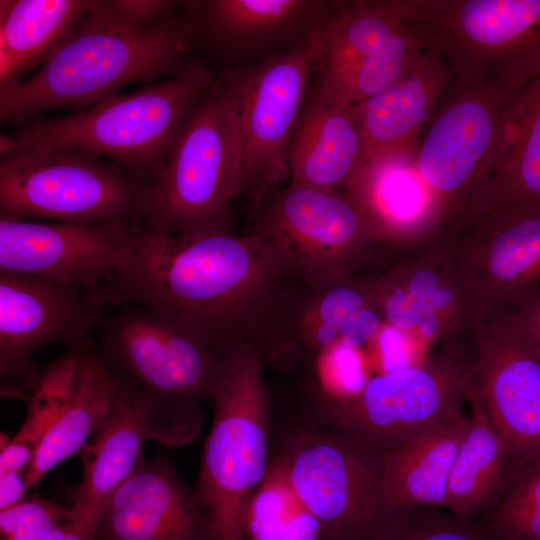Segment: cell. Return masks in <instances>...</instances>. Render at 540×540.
<instances>
[{
    "mask_svg": "<svg viewBox=\"0 0 540 540\" xmlns=\"http://www.w3.org/2000/svg\"><path fill=\"white\" fill-rule=\"evenodd\" d=\"M291 282L248 233L182 237L136 229L130 267L91 297L104 309L141 305L174 314L222 356L245 342L264 353Z\"/></svg>",
    "mask_w": 540,
    "mask_h": 540,
    "instance_id": "6da1fadb",
    "label": "cell"
},
{
    "mask_svg": "<svg viewBox=\"0 0 540 540\" xmlns=\"http://www.w3.org/2000/svg\"><path fill=\"white\" fill-rule=\"evenodd\" d=\"M187 49L186 29L177 23L137 25L106 1H92L35 74L0 89L1 121L87 108L128 83L173 77L187 66Z\"/></svg>",
    "mask_w": 540,
    "mask_h": 540,
    "instance_id": "7a4b0ae2",
    "label": "cell"
},
{
    "mask_svg": "<svg viewBox=\"0 0 540 540\" xmlns=\"http://www.w3.org/2000/svg\"><path fill=\"white\" fill-rule=\"evenodd\" d=\"M100 326L99 349L143 395L150 410L149 438L183 446L202 431V404L213 400L222 355L190 322L141 306L116 307Z\"/></svg>",
    "mask_w": 540,
    "mask_h": 540,
    "instance_id": "3957f363",
    "label": "cell"
},
{
    "mask_svg": "<svg viewBox=\"0 0 540 540\" xmlns=\"http://www.w3.org/2000/svg\"><path fill=\"white\" fill-rule=\"evenodd\" d=\"M241 194L239 119L221 77L186 119L163 168L143 190L136 229L182 237L233 233L231 203Z\"/></svg>",
    "mask_w": 540,
    "mask_h": 540,
    "instance_id": "277c9868",
    "label": "cell"
},
{
    "mask_svg": "<svg viewBox=\"0 0 540 540\" xmlns=\"http://www.w3.org/2000/svg\"><path fill=\"white\" fill-rule=\"evenodd\" d=\"M199 63L135 93L110 95L75 114L40 118L1 136V153L32 146L75 148L106 157L146 187L163 168L177 134L215 83Z\"/></svg>",
    "mask_w": 540,
    "mask_h": 540,
    "instance_id": "5b68a950",
    "label": "cell"
},
{
    "mask_svg": "<svg viewBox=\"0 0 540 540\" xmlns=\"http://www.w3.org/2000/svg\"><path fill=\"white\" fill-rule=\"evenodd\" d=\"M265 363L260 347L251 342L222 356L212 423L194 488L207 511L213 540H246V508L272 460Z\"/></svg>",
    "mask_w": 540,
    "mask_h": 540,
    "instance_id": "8992f818",
    "label": "cell"
},
{
    "mask_svg": "<svg viewBox=\"0 0 540 540\" xmlns=\"http://www.w3.org/2000/svg\"><path fill=\"white\" fill-rule=\"evenodd\" d=\"M459 346L372 377L351 397L314 399L313 421L381 455L402 446L463 413L474 357Z\"/></svg>",
    "mask_w": 540,
    "mask_h": 540,
    "instance_id": "52a82bcc",
    "label": "cell"
},
{
    "mask_svg": "<svg viewBox=\"0 0 540 540\" xmlns=\"http://www.w3.org/2000/svg\"><path fill=\"white\" fill-rule=\"evenodd\" d=\"M144 189L121 166L88 151L32 146L1 153L0 218L135 228Z\"/></svg>",
    "mask_w": 540,
    "mask_h": 540,
    "instance_id": "ba28073f",
    "label": "cell"
},
{
    "mask_svg": "<svg viewBox=\"0 0 540 540\" xmlns=\"http://www.w3.org/2000/svg\"><path fill=\"white\" fill-rule=\"evenodd\" d=\"M251 229L292 281L322 284L357 276L378 241L357 202L344 192L289 183L250 212Z\"/></svg>",
    "mask_w": 540,
    "mask_h": 540,
    "instance_id": "9c48e42d",
    "label": "cell"
},
{
    "mask_svg": "<svg viewBox=\"0 0 540 540\" xmlns=\"http://www.w3.org/2000/svg\"><path fill=\"white\" fill-rule=\"evenodd\" d=\"M276 456L322 540H378L398 509L382 490V455L335 429L314 421L297 427Z\"/></svg>",
    "mask_w": 540,
    "mask_h": 540,
    "instance_id": "30bf717a",
    "label": "cell"
},
{
    "mask_svg": "<svg viewBox=\"0 0 540 540\" xmlns=\"http://www.w3.org/2000/svg\"><path fill=\"white\" fill-rule=\"evenodd\" d=\"M321 26L252 67L222 75L233 96L242 138L243 194L252 212L289 177L288 148L319 66Z\"/></svg>",
    "mask_w": 540,
    "mask_h": 540,
    "instance_id": "8fae6325",
    "label": "cell"
},
{
    "mask_svg": "<svg viewBox=\"0 0 540 540\" xmlns=\"http://www.w3.org/2000/svg\"><path fill=\"white\" fill-rule=\"evenodd\" d=\"M381 252L392 256L371 278L385 324L421 346L475 339L485 313L445 236Z\"/></svg>",
    "mask_w": 540,
    "mask_h": 540,
    "instance_id": "7c38bea8",
    "label": "cell"
},
{
    "mask_svg": "<svg viewBox=\"0 0 540 540\" xmlns=\"http://www.w3.org/2000/svg\"><path fill=\"white\" fill-rule=\"evenodd\" d=\"M448 65L452 80L499 76L540 52V0H382Z\"/></svg>",
    "mask_w": 540,
    "mask_h": 540,
    "instance_id": "4fadbf2b",
    "label": "cell"
},
{
    "mask_svg": "<svg viewBox=\"0 0 540 540\" xmlns=\"http://www.w3.org/2000/svg\"><path fill=\"white\" fill-rule=\"evenodd\" d=\"M504 102L500 75L471 82L451 80L419 141L417 169L441 205L443 225L489 170Z\"/></svg>",
    "mask_w": 540,
    "mask_h": 540,
    "instance_id": "5bb4252c",
    "label": "cell"
},
{
    "mask_svg": "<svg viewBox=\"0 0 540 540\" xmlns=\"http://www.w3.org/2000/svg\"><path fill=\"white\" fill-rule=\"evenodd\" d=\"M106 314L81 287L0 271V377L2 396L29 399L40 379L32 355L52 343L88 340Z\"/></svg>",
    "mask_w": 540,
    "mask_h": 540,
    "instance_id": "9a60e30c",
    "label": "cell"
},
{
    "mask_svg": "<svg viewBox=\"0 0 540 540\" xmlns=\"http://www.w3.org/2000/svg\"><path fill=\"white\" fill-rule=\"evenodd\" d=\"M500 76L505 102L493 159L485 177L450 221L540 216V52Z\"/></svg>",
    "mask_w": 540,
    "mask_h": 540,
    "instance_id": "2e32d148",
    "label": "cell"
},
{
    "mask_svg": "<svg viewBox=\"0 0 540 540\" xmlns=\"http://www.w3.org/2000/svg\"><path fill=\"white\" fill-rule=\"evenodd\" d=\"M136 228L0 218V271L75 285L89 294L130 267Z\"/></svg>",
    "mask_w": 540,
    "mask_h": 540,
    "instance_id": "e0dca14e",
    "label": "cell"
},
{
    "mask_svg": "<svg viewBox=\"0 0 540 540\" xmlns=\"http://www.w3.org/2000/svg\"><path fill=\"white\" fill-rule=\"evenodd\" d=\"M475 349L468 392L506 440L514 463L540 455V361L512 310L485 316Z\"/></svg>",
    "mask_w": 540,
    "mask_h": 540,
    "instance_id": "ac0fdd59",
    "label": "cell"
},
{
    "mask_svg": "<svg viewBox=\"0 0 540 540\" xmlns=\"http://www.w3.org/2000/svg\"><path fill=\"white\" fill-rule=\"evenodd\" d=\"M383 324L374 303L371 277L322 284L293 281L280 303L265 360L297 353L311 362L338 345L358 348Z\"/></svg>",
    "mask_w": 540,
    "mask_h": 540,
    "instance_id": "d6986e66",
    "label": "cell"
},
{
    "mask_svg": "<svg viewBox=\"0 0 540 540\" xmlns=\"http://www.w3.org/2000/svg\"><path fill=\"white\" fill-rule=\"evenodd\" d=\"M95 535L96 540H213L195 489L162 455L145 459L112 495Z\"/></svg>",
    "mask_w": 540,
    "mask_h": 540,
    "instance_id": "ffe728a7",
    "label": "cell"
},
{
    "mask_svg": "<svg viewBox=\"0 0 540 540\" xmlns=\"http://www.w3.org/2000/svg\"><path fill=\"white\" fill-rule=\"evenodd\" d=\"M439 234L451 242L485 316L539 285L540 216L450 224Z\"/></svg>",
    "mask_w": 540,
    "mask_h": 540,
    "instance_id": "44dd1931",
    "label": "cell"
},
{
    "mask_svg": "<svg viewBox=\"0 0 540 540\" xmlns=\"http://www.w3.org/2000/svg\"><path fill=\"white\" fill-rule=\"evenodd\" d=\"M418 144L363 164L343 191L362 208L378 250H395L435 235L444 216L416 165Z\"/></svg>",
    "mask_w": 540,
    "mask_h": 540,
    "instance_id": "7402d4cb",
    "label": "cell"
},
{
    "mask_svg": "<svg viewBox=\"0 0 540 540\" xmlns=\"http://www.w3.org/2000/svg\"><path fill=\"white\" fill-rule=\"evenodd\" d=\"M70 348L75 353V366L69 387L56 419L25 471L31 487L80 452L111 416L130 385L104 358L98 344L88 339Z\"/></svg>",
    "mask_w": 540,
    "mask_h": 540,
    "instance_id": "603a6c76",
    "label": "cell"
},
{
    "mask_svg": "<svg viewBox=\"0 0 540 540\" xmlns=\"http://www.w3.org/2000/svg\"><path fill=\"white\" fill-rule=\"evenodd\" d=\"M451 80L440 53L428 47L405 76L355 104L363 164L418 144Z\"/></svg>",
    "mask_w": 540,
    "mask_h": 540,
    "instance_id": "cb8c5ba5",
    "label": "cell"
},
{
    "mask_svg": "<svg viewBox=\"0 0 540 540\" xmlns=\"http://www.w3.org/2000/svg\"><path fill=\"white\" fill-rule=\"evenodd\" d=\"M363 165L355 104L315 96L288 148L290 183L343 192Z\"/></svg>",
    "mask_w": 540,
    "mask_h": 540,
    "instance_id": "d4e9b609",
    "label": "cell"
},
{
    "mask_svg": "<svg viewBox=\"0 0 540 540\" xmlns=\"http://www.w3.org/2000/svg\"><path fill=\"white\" fill-rule=\"evenodd\" d=\"M149 421L148 403L130 384L108 420L77 454L83 472L72 505L94 526L108 500L146 459Z\"/></svg>",
    "mask_w": 540,
    "mask_h": 540,
    "instance_id": "484cf974",
    "label": "cell"
},
{
    "mask_svg": "<svg viewBox=\"0 0 540 540\" xmlns=\"http://www.w3.org/2000/svg\"><path fill=\"white\" fill-rule=\"evenodd\" d=\"M470 418L463 413L387 452L381 458V486L401 509H444L458 449Z\"/></svg>",
    "mask_w": 540,
    "mask_h": 540,
    "instance_id": "4316f807",
    "label": "cell"
},
{
    "mask_svg": "<svg viewBox=\"0 0 540 540\" xmlns=\"http://www.w3.org/2000/svg\"><path fill=\"white\" fill-rule=\"evenodd\" d=\"M467 400L472 409L470 424L453 464L444 510L476 521L497 500L514 462L479 399L467 391Z\"/></svg>",
    "mask_w": 540,
    "mask_h": 540,
    "instance_id": "83f0119b",
    "label": "cell"
},
{
    "mask_svg": "<svg viewBox=\"0 0 540 540\" xmlns=\"http://www.w3.org/2000/svg\"><path fill=\"white\" fill-rule=\"evenodd\" d=\"M84 0L0 1V89L22 80L89 10Z\"/></svg>",
    "mask_w": 540,
    "mask_h": 540,
    "instance_id": "f1b7e54d",
    "label": "cell"
},
{
    "mask_svg": "<svg viewBox=\"0 0 540 540\" xmlns=\"http://www.w3.org/2000/svg\"><path fill=\"white\" fill-rule=\"evenodd\" d=\"M335 2L323 0H213L206 20L218 40L237 49H254L321 26Z\"/></svg>",
    "mask_w": 540,
    "mask_h": 540,
    "instance_id": "f546056e",
    "label": "cell"
},
{
    "mask_svg": "<svg viewBox=\"0 0 540 540\" xmlns=\"http://www.w3.org/2000/svg\"><path fill=\"white\" fill-rule=\"evenodd\" d=\"M404 26L382 0L335 2L321 25V79L341 74L369 58Z\"/></svg>",
    "mask_w": 540,
    "mask_h": 540,
    "instance_id": "4dcf8cb0",
    "label": "cell"
},
{
    "mask_svg": "<svg viewBox=\"0 0 540 540\" xmlns=\"http://www.w3.org/2000/svg\"><path fill=\"white\" fill-rule=\"evenodd\" d=\"M246 540H322L321 526L275 455L245 512Z\"/></svg>",
    "mask_w": 540,
    "mask_h": 540,
    "instance_id": "1f68e13d",
    "label": "cell"
},
{
    "mask_svg": "<svg viewBox=\"0 0 540 540\" xmlns=\"http://www.w3.org/2000/svg\"><path fill=\"white\" fill-rule=\"evenodd\" d=\"M427 48L425 38L405 24L369 58L341 74L321 79L316 95L333 101L360 103L405 76Z\"/></svg>",
    "mask_w": 540,
    "mask_h": 540,
    "instance_id": "d6a6232c",
    "label": "cell"
},
{
    "mask_svg": "<svg viewBox=\"0 0 540 540\" xmlns=\"http://www.w3.org/2000/svg\"><path fill=\"white\" fill-rule=\"evenodd\" d=\"M71 349V348H70ZM75 366V353L67 354L47 366L29 397L26 418L10 439L1 433L0 473L26 471L40 443L56 419L69 387Z\"/></svg>",
    "mask_w": 540,
    "mask_h": 540,
    "instance_id": "836d02e7",
    "label": "cell"
},
{
    "mask_svg": "<svg viewBox=\"0 0 540 540\" xmlns=\"http://www.w3.org/2000/svg\"><path fill=\"white\" fill-rule=\"evenodd\" d=\"M478 525L494 540H540V455L513 465Z\"/></svg>",
    "mask_w": 540,
    "mask_h": 540,
    "instance_id": "e575fe53",
    "label": "cell"
},
{
    "mask_svg": "<svg viewBox=\"0 0 540 540\" xmlns=\"http://www.w3.org/2000/svg\"><path fill=\"white\" fill-rule=\"evenodd\" d=\"M378 540H494L476 521L444 509L398 508Z\"/></svg>",
    "mask_w": 540,
    "mask_h": 540,
    "instance_id": "d590c367",
    "label": "cell"
},
{
    "mask_svg": "<svg viewBox=\"0 0 540 540\" xmlns=\"http://www.w3.org/2000/svg\"><path fill=\"white\" fill-rule=\"evenodd\" d=\"M80 516L73 505L27 496L0 510V540H42L59 525Z\"/></svg>",
    "mask_w": 540,
    "mask_h": 540,
    "instance_id": "8d00e7d4",
    "label": "cell"
},
{
    "mask_svg": "<svg viewBox=\"0 0 540 540\" xmlns=\"http://www.w3.org/2000/svg\"><path fill=\"white\" fill-rule=\"evenodd\" d=\"M510 310L526 343L540 361V286L535 285L525 290Z\"/></svg>",
    "mask_w": 540,
    "mask_h": 540,
    "instance_id": "74e56055",
    "label": "cell"
},
{
    "mask_svg": "<svg viewBox=\"0 0 540 540\" xmlns=\"http://www.w3.org/2000/svg\"><path fill=\"white\" fill-rule=\"evenodd\" d=\"M107 6L122 18L141 26L165 20V13L173 6L170 1L117 0L106 1Z\"/></svg>",
    "mask_w": 540,
    "mask_h": 540,
    "instance_id": "f35d334b",
    "label": "cell"
},
{
    "mask_svg": "<svg viewBox=\"0 0 540 540\" xmlns=\"http://www.w3.org/2000/svg\"><path fill=\"white\" fill-rule=\"evenodd\" d=\"M30 488L25 471L0 473V510L22 501Z\"/></svg>",
    "mask_w": 540,
    "mask_h": 540,
    "instance_id": "ab89813d",
    "label": "cell"
},
{
    "mask_svg": "<svg viewBox=\"0 0 540 540\" xmlns=\"http://www.w3.org/2000/svg\"><path fill=\"white\" fill-rule=\"evenodd\" d=\"M42 540H96L95 526L80 516L59 525Z\"/></svg>",
    "mask_w": 540,
    "mask_h": 540,
    "instance_id": "60d3db41",
    "label": "cell"
}]
</instances>
